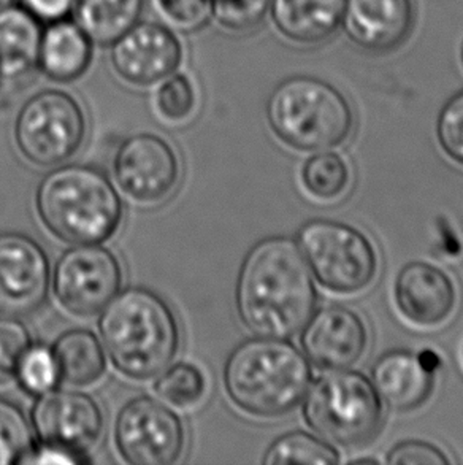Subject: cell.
<instances>
[{"instance_id":"cell-1","label":"cell","mask_w":463,"mask_h":465,"mask_svg":"<svg viewBox=\"0 0 463 465\" xmlns=\"http://www.w3.org/2000/svg\"><path fill=\"white\" fill-rule=\"evenodd\" d=\"M316 301L313 273L294 240L270 237L244 258L237 282V310L257 337H294L311 318Z\"/></svg>"},{"instance_id":"cell-2","label":"cell","mask_w":463,"mask_h":465,"mask_svg":"<svg viewBox=\"0 0 463 465\" xmlns=\"http://www.w3.org/2000/svg\"><path fill=\"white\" fill-rule=\"evenodd\" d=\"M99 331L116 371L151 380L175 361L182 335L169 303L156 292L129 288L102 310Z\"/></svg>"},{"instance_id":"cell-3","label":"cell","mask_w":463,"mask_h":465,"mask_svg":"<svg viewBox=\"0 0 463 465\" xmlns=\"http://www.w3.org/2000/svg\"><path fill=\"white\" fill-rule=\"evenodd\" d=\"M308 359L282 339L246 340L231 352L224 383L232 402L256 418H280L299 407L311 386Z\"/></svg>"},{"instance_id":"cell-4","label":"cell","mask_w":463,"mask_h":465,"mask_svg":"<svg viewBox=\"0 0 463 465\" xmlns=\"http://www.w3.org/2000/svg\"><path fill=\"white\" fill-rule=\"evenodd\" d=\"M38 216L56 239L70 245H97L112 239L123 221L118 191L101 170L65 165L40 182Z\"/></svg>"},{"instance_id":"cell-5","label":"cell","mask_w":463,"mask_h":465,"mask_svg":"<svg viewBox=\"0 0 463 465\" xmlns=\"http://www.w3.org/2000/svg\"><path fill=\"white\" fill-rule=\"evenodd\" d=\"M267 120L278 139L299 152L337 148L354 129V114L345 95L314 76L280 83L267 101Z\"/></svg>"},{"instance_id":"cell-6","label":"cell","mask_w":463,"mask_h":465,"mask_svg":"<svg viewBox=\"0 0 463 465\" xmlns=\"http://www.w3.org/2000/svg\"><path fill=\"white\" fill-rule=\"evenodd\" d=\"M305 397V421L333 445L363 447L381 430V397L360 371H330L314 381Z\"/></svg>"},{"instance_id":"cell-7","label":"cell","mask_w":463,"mask_h":465,"mask_svg":"<svg viewBox=\"0 0 463 465\" xmlns=\"http://www.w3.org/2000/svg\"><path fill=\"white\" fill-rule=\"evenodd\" d=\"M318 283L335 294H357L373 283L378 254L365 233L339 221L314 220L297 235Z\"/></svg>"},{"instance_id":"cell-8","label":"cell","mask_w":463,"mask_h":465,"mask_svg":"<svg viewBox=\"0 0 463 465\" xmlns=\"http://www.w3.org/2000/svg\"><path fill=\"white\" fill-rule=\"evenodd\" d=\"M86 131V114L75 97L51 89L32 95L19 110L15 140L27 161L54 167L75 156Z\"/></svg>"},{"instance_id":"cell-9","label":"cell","mask_w":463,"mask_h":465,"mask_svg":"<svg viewBox=\"0 0 463 465\" xmlns=\"http://www.w3.org/2000/svg\"><path fill=\"white\" fill-rule=\"evenodd\" d=\"M114 443L129 464H175L186 448V430L169 407L151 397H137L116 416Z\"/></svg>"},{"instance_id":"cell-10","label":"cell","mask_w":463,"mask_h":465,"mask_svg":"<svg viewBox=\"0 0 463 465\" xmlns=\"http://www.w3.org/2000/svg\"><path fill=\"white\" fill-rule=\"evenodd\" d=\"M123 286V267L105 246L75 245L59 258L53 291L59 303L76 316H94L113 301Z\"/></svg>"},{"instance_id":"cell-11","label":"cell","mask_w":463,"mask_h":465,"mask_svg":"<svg viewBox=\"0 0 463 465\" xmlns=\"http://www.w3.org/2000/svg\"><path fill=\"white\" fill-rule=\"evenodd\" d=\"M113 173L129 199L142 205H154L175 193L182 163L167 140L156 134H135L119 146Z\"/></svg>"},{"instance_id":"cell-12","label":"cell","mask_w":463,"mask_h":465,"mask_svg":"<svg viewBox=\"0 0 463 465\" xmlns=\"http://www.w3.org/2000/svg\"><path fill=\"white\" fill-rule=\"evenodd\" d=\"M51 265L44 248L25 233H0V316H27L42 309Z\"/></svg>"},{"instance_id":"cell-13","label":"cell","mask_w":463,"mask_h":465,"mask_svg":"<svg viewBox=\"0 0 463 465\" xmlns=\"http://www.w3.org/2000/svg\"><path fill=\"white\" fill-rule=\"evenodd\" d=\"M32 422L42 443L88 453L103 432L101 405L82 391L57 390L40 394Z\"/></svg>"},{"instance_id":"cell-14","label":"cell","mask_w":463,"mask_h":465,"mask_svg":"<svg viewBox=\"0 0 463 465\" xmlns=\"http://www.w3.org/2000/svg\"><path fill=\"white\" fill-rule=\"evenodd\" d=\"M112 45L116 74L135 86L163 82L182 63V45L175 34L157 23H137Z\"/></svg>"},{"instance_id":"cell-15","label":"cell","mask_w":463,"mask_h":465,"mask_svg":"<svg viewBox=\"0 0 463 465\" xmlns=\"http://www.w3.org/2000/svg\"><path fill=\"white\" fill-rule=\"evenodd\" d=\"M300 345L320 371H345L367 351L369 329L354 310L329 305L311 314L303 327Z\"/></svg>"},{"instance_id":"cell-16","label":"cell","mask_w":463,"mask_h":465,"mask_svg":"<svg viewBox=\"0 0 463 465\" xmlns=\"http://www.w3.org/2000/svg\"><path fill=\"white\" fill-rule=\"evenodd\" d=\"M441 359L430 350H395L382 354L371 369V383L382 402L395 411H413L430 399Z\"/></svg>"},{"instance_id":"cell-17","label":"cell","mask_w":463,"mask_h":465,"mask_svg":"<svg viewBox=\"0 0 463 465\" xmlns=\"http://www.w3.org/2000/svg\"><path fill=\"white\" fill-rule=\"evenodd\" d=\"M395 303L414 326L438 327L458 307V290L452 278L437 265L414 261L397 275Z\"/></svg>"},{"instance_id":"cell-18","label":"cell","mask_w":463,"mask_h":465,"mask_svg":"<svg viewBox=\"0 0 463 465\" xmlns=\"http://www.w3.org/2000/svg\"><path fill=\"white\" fill-rule=\"evenodd\" d=\"M341 25L363 50H395L413 29V0H345Z\"/></svg>"},{"instance_id":"cell-19","label":"cell","mask_w":463,"mask_h":465,"mask_svg":"<svg viewBox=\"0 0 463 465\" xmlns=\"http://www.w3.org/2000/svg\"><path fill=\"white\" fill-rule=\"evenodd\" d=\"M40 21L21 6L0 12V88H12L38 67Z\"/></svg>"},{"instance_id":"cell-20","label":"cell","mask_w":463,"mask_h":465,"mask_svg":"<svg viewBox=\"0 0 463 465\" xmlns=\"http://www.w3.org/2000/svg\"><path fill=\"white\" fill-rule=\"evenodd\" d=\"M93 61V40L76 21L67 18L48 23L42 32L38 67L54 82H75Z\"/></svg>"},{"instance_id":"cell-21","label":"cell","mask_w":463,"mask_h":465,"mask_svg":"<svg viewBox=\"0 0 463 465\" xmlns=\"http://www.w3.org/2000/svg\"><path fill=\"white\" fill-rule=\"evenodd\" d=\"M345 0H271L278 31L295 44L316 45L332 37L343 19Z\"/></svg>"},{"instance_id":"cell-22","label":"cell","mask_w":463,"mask_h":465,"mask_svg":"<svg viewBox=\"0 0 463 465\" xmlns=\"http://www.w3.org/2000/svg\"><path fill=\"white\" fill-rule=\"evenodd\" d=\"M59 378L70 386H91L105 373V354L101 341L86 329L64 332L53 346Z\"/></svg>"},{"instance_id":"cell-23","label":"cell","mask_w":463,"mask_h":465,"mask_svg":"<svg viewBox=\"0 0 463 465\" xmlns=\"http://www.w3.org/2000/svg\"><path fill=\"white\" fill-rule=\"evenodd\" d=\"M143 0H75L74 15L93 44L112 45L135 25Z\"/></svg>"},{"instance_id":"cell-24","label":"cell","mask_w":463,"mask_h":465,"mask_svg":"<svg viewBox=\"0 0 463 465\" xmlns=\"http://www.w3.org/2000/svg\"><path fill=\"white\" fill-rule=\"evenodd\" d=\"M340 454L320 437L305 430H294L276 439L263 456L267 465H335L340 462Z\"/></svg>"},{"instance_id":"cell-25","label":"cell","mask_w":463,"mask_h":465,"mask_svg":"<svg viewBox=\"0 0 463 465\" xmlns=\"http://www.w3.org/2000/svg\"><path fill=\"white\" fill-rule=\"evenodd\" d=\"M350 165L337 153H320L301 167V183L308 194L318 201H335L350 186Z\"/></svg>"},{"instance_id":"cell-26","label":"cell","mask_w":463,"mask_h":465,"mask_svg":"<svg viewBox=\"0 0 463 465\" xmlns=\"http://www.w3.org/2000/svg\"><path fill=\"white\" fill-rule=\"evenodd\" d=\"M154 391L157 396L170 405L189 409L203 399L207 381L197 365L180 362L170 369L167 367L161 373V378L154 384Z\"/></svg>"},{"instance_id":"cell-27","label":"cell","mask_w":463,"mask_h":465,"mask_svg":"<svg viewBox=\"0 0 463 465\" xmlns=\"http://www.w3.org/2000/svg\"><path fill=\"white\" fill-rule=\"evenodd\" d=\"M32 445L31 426L23 410L0 397V465L25 462Z\"/></svg>"},{"instance_id":"cell-28","label":"cell","mask_w":463,"mask_h":465,"mask_svg":"<svg viewBox=\"0 0 463 465\" xmlns=\"http://www.w3.org/2000/svg\"><path fill=\"white\" fill-rule=\"evenodd\" d=\"M157 114L167 123H184L188 121L195 112L197 105V94L194 84L188 76L170 75L157 89L156 97Z\"/></svg>"},{"instance_id":"cell-29","label":"cell","mask_w":463,"mask_h":465,"mask_svg":"<svg viewBox=\"0 0 463 465\" xmlns=\"http://www.w3.org/2000/svg\"><path fill=\"white\" fill-rule=\"evenodd\" d=\"M19 384L29 394H44L54 390L59 378L56 359L46 346H31L25 351L16 373Z\"/></svg>"},{"instance_id":"cell-30","label":"cell","mask_w":463,"mask_h":465,"mask_svg":"<svg viewBox=\"0 0 463 465\" xmlns=\"http://www.w3.org/2000/svg\"><path fill=\"white\" fill-rule=\"evenodd\" d=\"M31 346V333L21 321L0 316V384L16 378L19 364Z\"/></svg>"},{"instance_id":"cell-31","label":"cell","mask_w":463,"mask_h":465,"mask_svg":"<svg viewBox=\"0 0 463 465\" xmlns=\"http://www.w3.org/2000/svg\"><path fill=\"white\" fill-rule=\"evenodd\" d=\"M271 0H212L216 21L229 31L246 32L262 23Z\"/></svg>"},{"instance_id":"cell-32","label":"cell","mask_w":463,"mask_h":465,"mask_svg":"<svg viewBox=\"0 0 463 465\" xmlns=\"http://www.w3.org/2000/svg\"><path fill=\"white\" fill-rule=\"evenodd\" d=\"M437 137L443 152L463 165V89L452 95L439 112Z\"/></svg>"},{"instance_id":"cell-33","label":"cell","mask_w":463,"mask_h":465,"mask_svg":"<svg viewBox=\"0 0 463 465\" xmlns=\"http://www.w3.org/2000/svg\"><path fill=\"white\" fill-rule=\"evenodd\" d=\"M163 18L182 31H194L207 23L212 0H156Z\"/></svg>"},{"instance_id":"cell-34","label":"cell","mask_w":463,"mask_h":465,"mask_svg":"<svg viewBox=\"0 0 463 465\" xmlns=\"http://www.w3.org/2000/svg\"><path fill=\"white\" fill-rule=\"evenodd\" d=\"M386 462L390 465H448L451 460L443 450L429 441L405 440L389 451Z\"/></svg>"},{"instance_id":"cell-35","label":"cell","mask_w":463,"mask_h":465,"mask_svg":"<svg viewBox=\"0 0 463 465\" xmlns=\"http://www.w3.org/2000/svg\"><path fill=\"white\" fill-rule=\"evenodd\" d=\"M19 4L40 23H53L67 18L75 0H19Z\"/></svg>"},{"instance_id":"cell-36","label":"cell","mask_w":463,"mask_h":465,"mask_svg":"<svg viewBox=\"0 0 463 465\" xmlns=\"http://www.w3.org/2000/svg\"><path fill=\"white\" fill-rule=\"evenodd\" d=\"M88 458L84 454L74 453L70 450L54 445L42 443L35 451H31L25 458V462L31 464H82L86 462Z\"/></svg>"},{"instance_id":"cell-37","label":"cell","mask_w":463,"mask_h":465,"mask_svg":"<svg viewBox=\"0 0 463 465\" xmlns=\"http://www.w3.org/2000/svg\"><path fill=\"white\" fill-rule=\"evenodd\" d=\"M350 465H359V464H378V460H369V458H363V460H350Z\"/></svg>"},{"instance_id":"cell-38","label":"cell","mask_w":463,"mask_h":465,"mask_svg":"<svg viewBox=\"0 0 463 465\" xmlns=\"http://www.w3.org/2000/svg\"><path fill=\"white\" fill-rule=\"evenodd\" d=\"M13 0H0V12L5 10L8 6L12 5Z\"/></svg>"},{"instance_id":"cell-39","label":"cell","mask_w":463,"mask_h":465,"mask_svg":"<svg viewBox=\"0 0 463 465\" xmlns=\"http://www.w3.org/2000/svg\"><path fill=\"white\" fill-rule=\"evenodd\" d=\"M462 63H463V45H462Z\"/></svg>"}]
</instances>
